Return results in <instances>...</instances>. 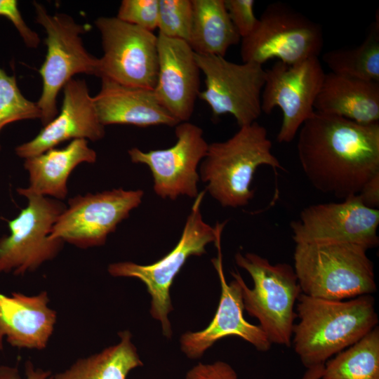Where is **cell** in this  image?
Wrapping results in <instances>:
<instances>
[{
  "instance_id": "obj_1",
  "label": "cell",
  "mask_w": 379,
  "mask_h": 379,
  "mask_svg": "<svg viewBox=\"0 0 379 379\" xmlns=\"http://www.w3.org/2000/svg\"><path fill=\"white\" fill-rule=\"evenodd\" d=\"M302 171L317 190L345 199L379 173V123L314 112L298 131Z\"/></svg>"
},
{
  "instance_id": "obj_2",
  "label": "cell",
  "mask_w": 379,
  "mask_h": 379,
  "mask_svg": "<svg viewBox=\"0 0 379 379\" xmlns=\"http://www.w3.org/2000/svg\"><path fill=\"white\" fill-rule=\"evenodd\" d=\"M295 312L291 345L306 368L324 364L378 324L371 295L330 300L301 293Z\"/></svg>"
},
{
  "instance_id": "obj_3",
  "label": "cell",
  "mask_w": 379,
  "mask_h": 379,
  "mask_svg": "<svg viewBox=\"0 0 379 379\" xmlns=\"http://www.w3.org/2000/svg\"><path fill=\"white\" fill-rule=\"evenodd\" d=\"M272 147L267 129L257 121L239 127L225 141L208 144L199 168L205 191L223 207L246 206L254 196L251 185L258 167L285 171Z\"/></svg>"
},
{
  "instance_id": "obj_4",
  "label": "cell",
  "mask_w": 379,
  "mask_h": 379,
  "mask_svg": "<svg viewBox=\"0 0 379 379\" xmlns=\"http://www.w3.org/2000/svg\"><path fill=\"white\" fill-rule=\"evenodd\" d=\"M367 251L345 242L295 244L293 268L302 293L344 300L375 293L374 267Z\"/></svg>"
},
{
  "instance_id": "obj_5",
  "label": "cell",
  "mask_w": 379,
  "mask_h": 379,
  "mask_svg": "<svg viewBox=\"0 0 379 379\" xmlns=\"http://www.w3.org/2000/svg\"><path fill=\"white\" fill-rule=\"evenodd\" d=\"M234 260L253 281L250 288L240 274L234 272L241 286L244 310L258 320L272 345L290 347L297 319L295 305L302 293L294 268L285 262L272 264L251 252H237Z\"/></svg>"
},
{
  "instance_id": "obj_6",
  "label": "cell",
  "mask_w": 379,
  "mask_h": 379,
  "mask_svg": "<svg viewBox=\"0 0 379 379\" xmlns=\"http://www.w3.org/2000/svg\"><path fill=\"white\" fill-rule=\"evenodd\" d=\"M205 192V190L201 191L194 199L181 237L168 253L149 265L125 261L112 263L107 268L113 277L135 278L146 286L151 297L150 314L159 321L168 338L173 334L168 314L173 310L170 288L174 279L190 256L205 254L206 246L217 238L219 222L211 227L204 220L201 212Z\"/></svg>"
},
{
  "instance_id": "obj_7",
  "label": "cell",
  "mask_w": 379,
  "mask_h": 379,
  "mask_svg": "<svg viewBox=\"0 0 379 379\" xmlns=\"http://www.w3.org/2000/svg\"><path fill=\"white\" fill-rule=\"evenodd\" d=\"M35 21L44 27L46 55L39 69L42 91L36 104L43 126L58 114L57 97L64 86L77 74L98 77L99 58L87 51L81 35L86 32L65 13L51 15L41 4L34 1Z\"/></svg>"
},
{
  "instance_id": "obj_8",
  "label": "cell",
  "mask_w": 379,
  "mask_h": 379,
  "mask_svg": "<svg viewBox=\"0 0 379 379\" xmlns=\"http://www.w3.org/2000/svg\"><path fill=\"white\" fill-rule=\"evenodd\" d=\"M324 46L321 26L282 2L267 6L254 31L241 39L243 62L262 65L272 59L295 64L319 58Z\"/></svg>"
},
{
  "instance_id": "obj_9",
  "label": "cell",
  "mask_w": 379,
  "mask_h": 379,
  "mask_svg": "<svg viewBox=\"0 0 379 379\" xmlns=\"http://www.w3.org/2000/svg\"><path fill=\"white\" fill-rule=\"evenodd\" d=\"M27 206L8 223L10 234L0 239V273L21 275L53 259L64 241L50 237L66 206L58 199L24 192Z\"/></svg>"
},
{
  "instance_id": "obj_10",
  "label": "cell",
  "mask_w": 379,
  "mask_h": 379,
  "mask_svg": "<svg viewBox=\"0 0 379 379\" xmlns=\"http://www.w3.org/2000/svg\"><path fill=\"white\" fill-rule=\"evenodd\" d=\"M103 54L98 77L131 87L154 90L158 72V36L117 17H100Z\"/></svg>"
},
{
  "instance_id": "obj_11",
  "label": "cell",
  "mask_w": 379,
  "mask_h": 379,
  "mask_svg": "<svg viewBox=\"0 0 379 379\" xmlns=\"http://www.w3.org/2000/svg\"><path fill=\"white\" fill-rule=\"evenodd\" d=\"M205 88L199 98L209 106L213 117L230 114L239 127L255 122L262 113L261 95L266 78L262 65L235 63L223 56L195 53Z\"/></svg>"
},
{
  "instance_id": "obj_12",
  "label": "cell",
  "mask_w": 379,
  "mask_h": 379,
  "mask_svg": "<svg viewBox=\"0 0 379 379\" xmlns=\"http://www.w3.org/2000/svg\"><path fill=\"white\" fill-rule=\"evenodd\" d=\"M143 195L141 190L123 188L77 195L69 199L50 237L83 248L102 246Z\"/></svg>"
},
{
  "instance_id": "obj_13",
  "label": "cell",
  "mask_w": 379,
  "mask_h": 379,
  "mask_svg": "<svg viewBox=\"0 0 379 379\" xmlns=\"http://www.w3.org/2000/svg\"><path fill=\"white\" fill-rule=\"evenodd\" d=\"M265 70L261 109L268 114L276 107L281 109L283 119L277 140L289 143L315 112L314 102L326 73L319 58L295 64L277 60Z\"/></svg>"
},
{
  "instance_id": "obj_14",
  "label": "cell",
  "mask_w": 379,
  "mask_h": 379,
  "mask_svg": "<svg viewBox=\"0 0 379 379\" xmlns=\"http://www.w3.org/2000/svg\"><path fill=\"white\" fill-rule=\"evenodd\" d=\"M176 142L166 149L128 151L132 162L148 166L153 177V190L162 199L175 200L180 196L196 198L199 192V168L208 143L203 130L190 121L175 126Z\"/></svg>"
},
{
  "instance_id": "obj_15",
  "label": "cell",
  "mask_w": 379,
  "mask_h": 379,
  "mask_svg": "<svg viewBox=\"0 0 379 379\" xmlns=\"http://www.w3.org/2000/svg\"><path fill=\"white\" fill-rule=\"evenodd\" d=\"M379 210L364 206L357 195L308 206L290 223L295 244L345 242L368 250L378 246Z\"/></svg>"
},
{
  "instance_id": "obj_16",
  "label": "cell",
  "mask_w": 379,
  "mask_h": 379,
  "mask_svg": "<svg viewBox=\"0 0 379 379\" xmlns=\"http://www.w3.org/2000/svg\"><path fill=\"white\" fill-rule=\"evenodd\" d=\"M224 227V224L219 225L214 242L218 255L211 259L221 288L218 309L206 328L198 331H187L180 339L182 352L190 359L200 358L217 341L230 336L239 337L260 352H267L272 347L259 325L249 323L244 317L241 286L235 272H232L234 279L230 284L226 281L221 252V236Z\"/></svg>"
},
{
  "instance_id": "obj_17",
  "label": "cell",
  "mask_w": 379,
  "mask_h": 379,
  "mask_svg": "<svg viewBox=\"0 0 379 379\" xmlns=\"http://www.w3.org/2000/svg\"><path fill=\"white\" fill-rule=\"evenodd\" d=\"M62 89L60 113L32 140L15 147L18 157L27 159L36 156L69 140L98 141L104 138L105 126L100 121L85 80L72 79Z\"/></svg>"
},
{
  "instance_id": "obj_18",
  "label": "cell",
  "mask_w": 379,
  "mask_h": 379,
  "mask_svg": "<svg viewBox=\"0 0 379 379\" xmlns=\"http://www.w3.org/2000/svg\"><path fill=\"white\" fill-rule=\"evenodd\" d=\"M158 72L154 92L180 123L189 121L200 93V69L185 41L158 34Z\"/></svg>"
},
{
  "instance_id": "obj_19",
  "label": "cell",
  "mask_w": 379,
  "mask_h": 379,
  "mask_svg": "<svg viewBox=\"0 0 379 379\" xmlns=\"http://www.w3.org/2000/svg\"><path fill=\"white\" fill-rule=\"evenodd\" d=\"M46 291L36 295L0 293V350L3 339L13 347L43 350L53 333L56 313Z\"/></svg>"
},
{
  "instance_id": "obj_20",
  "label": "cell",
  "mask_w": 379,
  "mask_h": 379,
  "mask_svg": "<svg viewBox=\"0 0 379 379\" xmlns=\"http://www.w3.org/2000/svg\"><path fill=\"white\" fill-rule=\"evenodd\" d=\"M101 88L93 97L102 124H129L138 127L164 125L175 127L180 122L157 99L153 90L124 86L101 79Z\"/></svg>"
},
{
  "instance_id": "obj_21",
  "label": "cell",
  "mask_w": 379,
  "mask_h": 379,
  "mask_svg": "<svg viewBox=\"0 0 379 379\" xmlns=\"http://www.w3.org/2000/svg\"><path fill=\"white\" fill-rule=\"evenodd\" d=\"M314 110L361 124L379 121V82L329 72L314 102Z\"/></svg>"
},
{
  "instance_id": "obj_22",
  "label": "cell",
  "mask_w": 379,
  "mask_h": 379,
  "mask_svg": "<svg viewBox=\"0 0 379 379\" xmlns=\"http://www.w3.org/2000/svg\"><path fill=\"white\" fill-rule=\"evenodd\" d=\"M97 154L85 139H76L62 148H51L40 154L25 159L29 185L17 190L41 196L64 199L67 182L72 171L81 163L93 164Z\"/></svg>"
},
{
  "instance_id": "obj_23",
  "label": "cell",
  "mask_w": 379,
  "mask_h": 379,
  "mask_svg": "<svg viewBox=\"0 0 379 379\" xmlns=\"http://www.w3.org/2000/svg\"><path fill=\"white\" fill-rule=\"evenodd\" d=\"M193 19L188 42L199 55L225 57L241 38L229 17L225 0H192Z\"/></svg>"
},
{
  "instance_id": "obj_24",
  "label": "cell",
  "mask_w": 379,
  "mask_h": 379,
  "mask_svg": "<svg viewBox=\"0 0 379 379\" xmlns=\"http://www.w3.org/2000/svg\"><path fill=\"white\" fill-rule=\"evenodd\" d=\"M119 336L117 344L77 360L69 368L53 375V379H126L143 362L130 331H121Z\"/></svg>"
},
{
  "instance_id": "obj_25",
  "label": "cell",
  "mask_w": 379,
  "mask_h": 379,
  "mask_svg": "<svg viewBox=\"0 0 379 379\" xmlns=\"http://www.w3.org/2000/svg\"><path fill=\"white\" fill-rule=\"evenodd\" d=\"M321 379H379V328L326 361Z\"/></svg>"
},
{
  "instance_id": "obj_26",
  "label": "cell",
  "mask_w": 379,
  "mask_h": 379,
  "mask_svg": "<svg viewBox=\"0 0 379 379\" xmlns=\"http://www.w3.org/2000/svg\"><path fill=\"white\" fill-rule=\"evenodd\" d=\"M322 59L333 73L379 82L378 14L361 44L329 51Z\"/></svg>"
},
{
  "instance_id": "obj_27",
  "label": "cell",
  "mask_w": 379,
  "mask_h": 379,
  "mask_svg": "<svg viewBox=\"0 0 379 379\" xmlns=\"http://www.w3.org/2000/svg\"><path fill=\"white\" fill-rule=\"evenodd\" d=\"M41 117L36 102L29 100L21 93L15 76L8 75L0 67V132L8 124L40 119Z\"/></svg>"
},
{
  "instance_id": "obj_28",
  "label": "cell",
  "mask_w": 379,
  "mask_h": 379,
  "mask_svg": "<svg viewBox=\"0 0 379 379\" xmlns=\"http://www.w3.org/2000/svg\"><path fill=\"white\" fill-rule=\"evenodd\" d=\"M192 19V0H159V34L188 43Z\"/></svg>"
},
{
  "instance_id": "obj_29",
  "label": "cell",
  "mask_w": 379,
  "mask_h": 379,
  "mask_svg": "<svg viewBox=\"0 0 379 379\" xmlns=\"http://www.w3.org/2000/svg\"><path fill=\"white\" fill-rule=\"evenodd\" d=\"M116 17L154 32L158 27L159 0H123Z\"/></svg>"
},
{
  "instance_id": "obj_30",
  "label": "cell",
  "mask_w": 379,
  "mask_h": 379,
  "mask_svg": "<svg viewBox=\"0 0 379 379\" xmlns=\"http://www.w3.org/2000/svg\"><path fill=\"white\" fill-rule=\"evenodd\" d=\"M230 20L241 39L249 36L256 28L258 18L254 13L253 0H225Z\"/></svg>"
},
{
  "instance_id": "obj_31",
  "label": "cell",
  "mask_w": 379,
  "mask_h": 379,
  "mask_svg": "<svg viewBox=\"0 0 379 379\" xmlns=\"http://www.w3.org/2000/svg\"><path fill=\"white\" fill-rule=\"evenodd\" d=\"M0 16L5 17L12 22L28 48H36L39 46V36L25 22L16 0H0Z\"/></svg>"
},
{
  "instance_id": "obj_32",
  "label": "cell",
  "mask_w": 379,
  "mask_h": 379,
  "mask_svg": "<svg viewBox=\"0 0 379 379\" xmlns=\"http://www.w3.org/2000/svg\"><path fill=\"white\" fill-rule=\"evenodd\" d=\"M184 379H239L236 371L225 361L199 362L186 373Z\"/></svg>"
},
{
  "instance_id": "obj_33",
  "label": "cell",
  "mask_w": 379,
  "mask_h": 379,
  "mask_svg": "<svg viewBox=\"0 0 379 379\" xmlns=\"http://www.w3.org/2000/svg\"><path fill=\"white\" fill-rule=\"evenodd\" d=\"M26 379H53L51 372L36 368L27 361L25 364ZM0 379H22L16 367L0 366Z\"/></svg>"
},
{
  "instance_id": "obj_34",
  "label": "cell",
  "mask_w": 379,
  "mask_h": 379,
  "mask_svg": "<svg viewBox=\"0 0 379 379\" xmlns=\"http://www.w3.org/2000/svg\"><path fill=\"white\" fill-rule=\"evenodd\" d=\"M362 204L371 208L379 207V173L370 179L357 194Z\"/></svg>"
},
{
  "instance_id": "obj_35",
  "label": "cell",
  "mask_w": 379,
  "mask_h": 379,
  "mask_svg": "<svg viewBox=\"0 0 379 379\" xmlns=\"http://www.w3.org/2000/svg\"><path fill=\"white\" fill-rule=\"evenodd\" d=\"M324 366L322 364L307 368L301 379H321Z\"/></svg>"
}]
</instances>
